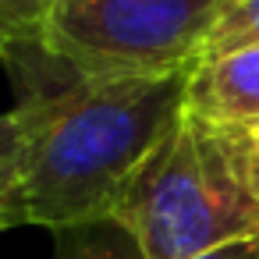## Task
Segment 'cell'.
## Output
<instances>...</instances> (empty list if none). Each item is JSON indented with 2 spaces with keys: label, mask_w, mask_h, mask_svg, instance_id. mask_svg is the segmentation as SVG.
Returning a JSON list of instances; mask_svg holds the SVG:
<instances>
[{
  "label": "cell",
  "mask_w": 259,
  "mask_h": 259,
  "mask_svg": "<svg viewBox=\"0 0 259 259\" xmlns=\"http://www.w3.org/2000/svg\"><path fill=\"white\" fill-rule=\"evenodd\" d=\"M22 128L18 185L4 227H75L114 213L124 185L185 110L188 71L163 78L89 75L47 39L0 43Z\"/></svg>",
  "instance_id": "1"
},
{
  "label": "cell",
  "mask_w": 259,
  "mask_h": 259,
  "mask_svg": "<svg viewBox=\"0 0 259 259\" xmlns=\"http://www.w3.org/2000/svg\"><path fill=\"white\" fill-rule=\"evenodd\" d=\"M146 259H192L259 234V202L238 178L227 132L181 110L110 213Z\"/></svg>",
  "instance_id": "2"
},
{
  "label": "cell",
  "mask_w": 259,
  "mask_h": 259,
  "mask_svg": "<svg viewBox=\"0 0 259 259\" xmlns=\"http://www.w3.org/2000/svg\"><path fill=\"white\" fill-rule=\"evenodd\" d=\"M227 0H54L43 39L89 75L163 78L192 71Z\"/></svg>",
  "instance_id": "3"
},
{
  "label": "cell",
  "mask_w": 259,
  "mask_h": 259,
  "mask_svg": "<svg viewBox=\"0 0 259 259\" xmlns=\"http://www.w3.org/2000/svg\"><path fill=\"white\" fill-rule=\"evenodd\" d=\"M185 107L213 124H259V43L206 54L188 71Z\"/></svg>",
  "instance_id": "4"
},
{
  "label": "cell",
  "mask_w": 259,
  "mask_h": 259,
  "mask_svg": "<svg viewBox=\"0 0 259 259\" xmlns=\"http://www.w3.org/2000/svg\"><path fill=\"white\" fill-rule=\"evenodd\" d=\"M54 259H146L139 241L114 220H89L54 231Z\"/></svg>",
  "instance_id": "5"
},
{
  "label": "cell",
  "mask_w": 259,
  "mask_h": 259,
  "mask_svg": "<svg viewBox=\"0 0 259 259\" xmlns=\"http://www.w3.org/2000/svg\"><path fill=\"white\" fill-rule=\"evenodd\" d=\"M252 43H259V0H227V8L206 43V54H224Z\"/></svg>",
  "instance_id": "6"
},
{
  "label": "cell",
  "mask_w": 259,
  "mask_h": 259,
  "mask_svg": "<svg viewBox=\"0 0 259 259\" xmlns=\"http://www.w3.org/2000/svg\"><path fill=\"white\" fill-rule=\"evenodd\" d=\"M54 0H0V43L43 39Z\"/></svg>",
  "instance_id": "7"
},
{
  "label": "cell",
  "mask_w": 259,
  "mask_h": 259,
  "mask_svg": "<svg viewBox=\"0 0 259 259\" xmlns=\"http://www.w3.org/2000/svg\"><path fill=\"white\" fill-rule=\"evenodd\" d=\"M18 156H22V128L15 110H8L0 114V227H4V213L18 185Z\"/></svg>",
  "instance_id": "8"
},
{
  "label": "cell",
  "mask_w": 259,
  "mask_h": 259,
  "mask_svg": "<svg viewBox=\"0 0 259 259\" xmlns=\"http://www.w3.org/2000/svg\"><path fill=\"white\" fill-rule=\"evenodd\" d=\"M224 132H227V146H231L238 178L248 188V195L259 202V124H238V128L224 124Z\"/></svg>",
  "instance_id": "9"
},
{
  "label": "cell",
  "mask_w": 259,
  "mask_h": 259,
  "mask_svg": "<svg viewBox=\"0 0 259 259\" xmlns=\"http://www.w3.org/2000/svg\"><path fill=\"white\" fill-rule=\"evenodd\" d=\"M192 259H259V234H248V238H234L227 245H217L209 252H199Z\"/></svg>",
  "instance_id": "10"
}]
</instances>
